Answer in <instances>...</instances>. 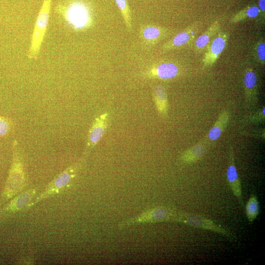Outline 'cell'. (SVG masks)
Listing matches in <instances>:
<instances>
[{"instance_id": "obj_22", "label": "cell", "mask_w": 265, "mask_h": 265, "mask_svg": "<svg viewBox=\"0 0 265 265\" xmlns=\"http://www.w3.org/2000/svg\"><path fill=\"white\" fill-rule=\"evenodd\" d=\"M256 60L261 65L265 64V44L264 40H259L255 44L253 50Z\"/></svg>"}, {"instance_id": "obj_23", "label": "cell", "mask_w": 265, "mask_h": 265, "mask_svg": "<svg viewBox=\"0 0 265 265\" xmlns=\"http://www.w3.org/2000/svg\"><path fill=\"white\" fill-rule=\"evenodd\" d=\"M13 129V123L8 118L0 115V136L9 134Z\"/></svg>"}, {"instance_id": "obj_9", "label": "cell", "mask_w": 265, "mask_h": 265, "mask_svg": "<svg viewBox=\"0 0 265 265\" xmlns=\"http://www.w3.org/2000/svg\"><path fill=\"white\" fill-rule=\"evenodd\" d=\"M37 190L31 188L21 192L11 198L2 208V211L8 214H14L26 211L28 205L35 198Z\"/></svg>"}, {"instance_id": "obj_15", "label": "cell", "mask_w": 265, "mask_h": 265, "mask_svg": "<svg viewBox=\"0 0 265 265\" xmlns=\"http://www.w3.org/2000/svg\"><path fill=\"white\" fill-rule=\"evenodd\" d=\"M260 13V10L257 6H248L231 17L230 22L235 24L247 19L255 18Z\"/></svg>"}, {"instance_id": "obj_11", "label": "cell", "mask_w": 265, "mask_h": 265, "mask_svg": "<svg viewBox=\"0 0 265 265\" xmlns=\"http://www.w3.org/2000/svg\"><path fill=\"white\" fill-rule=\"evenodd\" d=\"M179 73L176 64L170 62H164L151 66L146 72L149 78H158L161 79H170L176 77Z\"/></svg>"}, {"instance_id": "obj_21", "label": "cell", "mask_w": 265, "mask_h": 265, "mask_svg": "<svg viewBox=\"0 0 265 265\" xmlns=\"http://www.w3.org/2000/svg\"><path fill=\"white\" fill-rule=\"evenodd\" d=\"M204 152L203 147L201 145H197L184 153L182 157V159L187 163L193 162L199 159Z\"/></svg>"}, {"instance_id": "obj_24", "label": "cell", "mask_w": 265, "mask_h": 265, "mask_svg": "<svg viewBox=\"0 0 265 265\" xmlns=\"http://www.w3.org/2000/svg\"><path fill=\"white\" fill-rule=\"evenodd\" d=\"M258 8L260 10V14H262V18L264 19L265 11V0H259Z\"/></svg>"}, {"instance_id": "obj_16", "label": "cell", "mask_w": 265, "mask_h": 265, "mask_svg": "<svg viewBox=\"0 0 265 265\" xmlns=\"http://www.w3.org/2000/svg\"><path fill=\"white\" fill-rule=\"evenodd\" d=\"M245 92L248 96L255 95L256 93L257 78L256 74L251 68H248L243 78Z\"/></svg>"}, {"instance_id": "obj_8", "label": "cell", "mask_w": 265, "mask_h": 265, "mask_svg": "<svg viewBox=\"0 0 265 265\" xmlns=\"http://www.w3.org/2000/svg\"><path fill=\"white\" fill-rule=\"evenodd\" d=\"M170 34L167 28L153 25L142 26L139 30V38L143 45L151 47Z\"/></svg>"}, {"instance_id": "obj_4", "label": "cell", "mask_w": 265, "mask_h": 265, "mask_svg": "<svg viewBox=\"0 0 265 265\" xmlns=\"http://www.w3.org/2000/svg\"><path fill=\"white\" fill-rule=\"evenodd\" d=\"M176 222L212 231L231 240L236 239L235 235L230 230L200 215L179 212Z\"/></svg>"}, {"instance_id": "obj_7", "label": "cell", "mask_w": 265, "mask_h": 265, "mask_svg": "<svg viewBox=\"0 0 265 265\" xmlns=\"http://www.w3.org/2000/svg\"><path fill=\"white\" fill-rule=\"evenodd\" d=\"M229 37L227 32L219 31L210 42L202 58L204 67L212 66L224 51Z\"/></svg>"}, {"instance_id": "obj_14", "label": "cell", "mask_w": 265, "mask_h": 265, "mask_svg": "<svg viewBox=\"0 0 265 265\" xmlns=\"http://www.w3.org/2000/svg\"><path fill=\"white\" fill-rule=\"evenodd\" d=\"M220 22L214 21L207 29L195 41L194 50L197 53L206 50L209 45L214 36L220 31Z\"/></svg>"}, {"instance_id": "obj_6", "label": "cell", "mask_w": 265, "mask_h": 265, "mask_svg": "<svg viewBox=\"0 0 265 265\" xmlns=\"http://www.w3.org/2000/svg\"><path fill=\"white\" fill-rule=\"evenodd\" d=\"M65 12L68 20L77 29L88 27L92 20L90 7L81 0L71 1L66 5Z\"/></svg>"}, {"instance_id": "obj_3", "label": "cell", "mask_w": 265, "mask_h": 265, "mask_svg": "<svg viewBox=\"0 0 265 265\" xmlns=\"http://www.w3.org/2000/svg\"><path fill=\"white\" fill-rule=\"evenodd\" d=\"M178 212L170 208L156 207L148 209L135 217L122 221L118 223L117 227L122 230L140 224L176 222Z\"/></svg>"}, {"instance_id": "obj_20", "label": "cell", "mask_w": 265, "mask_h": 265, "mask_svg": "<svg viewBox=\"0 0 265 265\" xmlns=\"http://www.w3.org/2000/svg\"><path fill=\"white\" fill-rule=\"evenodd\" d=\"M228 120L227 113H224L221 115L218 121L209 132V137L211 140H216L219 137L224 128L223 124H226Z\"/></svg>"}, {"instance_id": "obj_12", "label": "cell", "mask_w": 265, "mask_h": 265, "mask_svg": "<svg viewBox=\"0 0 265 265\" xmlns=\"http://www.w3.org/2000/svg\"><path fill=\"white\" fill-rule=\"evenodd\" d=\"M196 26H191L176 34L171 39L165 42L161 47L163 51H168L181 47L192 41L195 35Z\"/></svg>"}, {"instance_id": "obj_10", "label": "cell", "mask_w": 265, "mask_h": 265, "mask_svg": "<svg viewBox=\"0 0 265 265\" xmlns=\"http://www.w3.org/2000/svg\"><path fill=\"white\" fill-rule=\"evenodd\" d=\"M227 177L229 185L234 195L237 198L239 205L243 207L244 202L242 198L241 183L235 165L234 154L232 148H231L230 152Z\"/></svg>"}, {"instance_id": "obj_13", "label": "cell", "mask_w": 265, "mask_h": 265, "mask_svg": "<svg viewBox=\"0 0 265 265\" xmlns=\"http://www.w3.org/2000/svg\"><path fill=\"white\" fill-rule=\"evenodd\" d=\"M106 115L97 118L89 131L87 149L83 157L86 158L90 151L98 142L104 134L106 126Z\"/></svg>"}, {"instance_id": "obj_5", "label": "cell", "mask_w": 265, "mask_h": 265, "mask_svg": "<svg viewBox=\"0 0 265 265\" xmlns=\"http://www.w3.org/2000/svg\"><path fill=\"white\" fill-rule=\"evenodd\" d=\"M52 0H44L34 28L28 56L36 57L44 37L49 19Z\"/></svg>"}, {"instance_id": "obj_2", "label": "cell", "mask_w": 265, "mask_h": 265, "mask_svg": "<svg viewBox=\"0 0 265 265\" xmlns=\"http://www.w3.org/2000/svg\"><path fill=\"white\" fill-rule=\"evenodd\" d=\"M86 158L82 157L78 161L67 167L50 182L44 190L32 200L26 210L34 206L41 201L57 194L62 190L74 179L85 161Z\"/></svg>"}, {"instance_id": "obj_19", "label": "cell", "mask_w": 265, "mask_h": 265, "mask_svg": "<svg viewBox=\"0 0 265 265\" xmlns=\"http://www.w3.org/2000/svg\"><path fill=\"white\" fill-rule=\"evenodd\" d=\"M153 95L159 111L165 114L167 110V98L164 88L160 85L156 86L154 89Z\"/></svg>"}, {"instance_id": "obj_17", "label": "cell", "mask_w": 265, "mask_h": 265, "mask_svg": "<svg viewBox=\"0 0 265 265\" xmlns=\"http://www.w3.org/2000/svg\"><path fill=\"white\" fill-rule=\"evenodd\" d=\"M259 211V203L257 197L252 194L245 205V213L248 220L250 222H253L258 216Z\"/></svg>"}, {"instance_id": "obj_18", "label": "cell", "mask_w": 265, "mask_h": 265, "mask_svg": "<svg viewBox=\"0 0 265 265\" xmlns=\"http://www.w3.org/2000/svg\"><path fill=\"white\" fill-rule=\"evenodd\" d=\"M117 5L122 17L124 20L125 25L129 32L132 29V19L131 11L127 0H114Z\"/></svg>"}, {"instance_id": "obj_1", "label": "cell", "mask_w": 265, "mask_h": 265, "mask_svg": "<svg viewBox=\"0 0 265 265\" xmlns=\"http://www.w3.org/2000/svg\"><path fill=\"white\" fill-rule=\"evenodd\" d=\"M18 148L15 141L13 144L12 162L2 194V199L6 201L21 192L26 186V173Z\"/></svg>"}]
</instances>
